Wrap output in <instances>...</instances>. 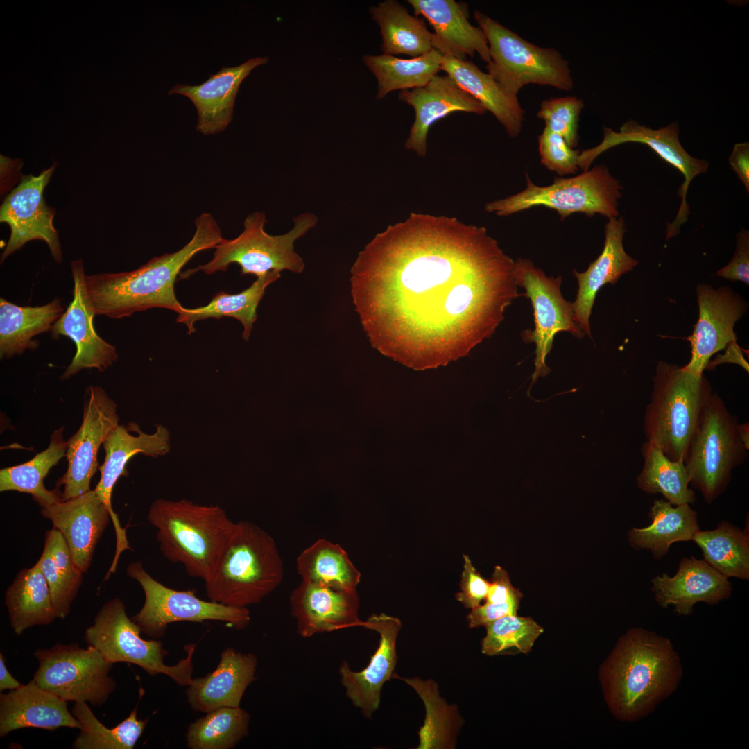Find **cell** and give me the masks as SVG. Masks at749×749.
<instances>
[{
  "mask_svg": "<svg viewBox=\"0 0 749 749\" xmlns=\"http://www.w3.org/2000/svg\"><path fill=\"white\" fill-rule=\"evenodd\" d=\"M698 319L688 337L691 358L682 368L702 375L710 358L730 343H736V322L747 312L746 300L730 286L714 288L706 283L696 287Z\"/></svg>",
  "mask_w": 749,
  "mask_h": 749,
  "instance_id": "cell-18",
  "label": "cell"
},
{
  "mask_svg": "<svg viewBox=\"0 0 749 749\" xmlns=\"http://www.w3.org/2000/svg\"><path fill=\"white\" fill-rule=\"evenodd\" d=\"M257 665L254 654L226 648L215 670L204 677L193 678L187 688L190 707L203 713L225 707H240L247 687L255 679Z\"/></svg>",
  "mask_w": 749,
  "mask_h": 749,
  "instance_id": "cell-30",
  "label": "cell"
},
{
  "mask_svg": "<svg viewBox=\"0 0 749 749\" xmlns=\"http://www.w3.org/2000/svg\"><path fill=\"white\" fill-rule=\"evenodd\" d=\"M538 150L541 163L558 175L574 174L579 168L580 152L570 147L562 136L546 126L538 136Z\"/></svg>",
  "mask_w": 749,
  "mask_h": 749,
  "instance_id": "cell-48",
  "label": "cell"
},
{
  "mask_svg": "<svg viewBox=\"0 0 749 749\" xmlns=\"http://www.w3.org/2000/svg\"><path fill=\"white\" fill-rule=\"evenodd\" d=\"M738 432L739 438L743 445L749 449V426L748 422L738 424Z\"/></svg>",
  "mask_w": 749,
  "mask_h": 749,
  "instance_id": "cell-53",
  "label": "cell"
},
{
  "mask_svg": "<svg viewBox=\"0 0 749 749\" xmlns=\"http://www.w3.org/2000/svg\"><path fill=\"white\" fill-rule=\"evenodd\" d=\"M5 657L0 653V691L13 690L19 688L23 684L15 679L8 671L5 664Z\"/></svg>",
  "mask_w": 749,
  "mask_h": 749,
  "instance_id": "cell-52",
  "label": "cell"
},
{
  "mask_svg": "<svg viewBox=\"0 0 749 749\" xmlns=\"http://www.w3.org/2000/svg\"><path fill=\"white\" fill-rule=\"evenodd\" d=\"M738 422L715 392L705 406L688 445L684 464L690 485L708 503L726 489L732 472L748 451L738 432Z\"/></svg>",
  "mask_w": 749,
  "mask_h": 749,
  "instance_id": "cell-10",
  "label": "cell"
},
{
  "mask_svg": "<svg viewBox=\"0 0 749 749\" xmlns=\"http://www.w3.org/2000/svg\"><path fill=\"white\" fill-rule=\"evenodd\" d=\"M524 190L488 203L485 209L507 216L536 206L558 212L562 220L580 212L588 217L598 214L608 219L619 217V199L623 187L604 164L596 165L571 178L556 177L551 184L537 186L526 175Z\"/></svg>",
  "mask_w": 749,
  "mask_h": 749,
  "instance_id": "cell-9",
  "label": "cell"
},
{
  "mask_svg": "<svg viewBox=\"0 0 749 749\" xmlns=\"http://www.w3.org/2000/svg\"><path fill=\"white\" fill-rule=\"evenodd\" d=\"M71 713L82 725L74 749H132L148 722V718L138 719L137 706L112 728L101 723L87 703H75Z\"/></svg>",
  "mask_w": 749,
  "mask_h": 749,
  "instance_id": "cell-43",
  "label": "cell"
},
{
  "mask_svg": "<svg viewBox=\"0 0 749 749\" xmlns=\"http://www.w3.org/2000/svg\"><path fill=\"white\" fill-rule=\"evenodd\" d=\"M82 725L67 708V702L41 687L33 679L0 694V737L26 728L53 731Z\"/></svg>",
  "mask_w": 749,
  "mask_h": 749,
  "instance_id": "cell-29",
  "label": "cell"
},
{
  "mask_svg": "<svg viewBox=\"0 0 749 749\" xmlns=\"http://www.w3.org/2000/svg\"><path fill=\"white\" fill-rule=\"evenodd\" d=\"M705 561L727 578H749V535L727 522L712 531L698 530L692 537Z\"/></svg>",
  "mask_w": 749,
  "mask_h": 749,
  "instance_id": "cell-42",
  "label": "cell"
},
{
  "mask_svg": "<svg viewBox=\"0 0 749 749\" xmlns=\"http://www.w3.org/2000/svg\"><path fill=\"white\" fill-rule=\"evenodd\" d=\"M641 452L644 465L637 478L641 490L648 494L661 493L673 506L696 501L695 492L689 487V477L683 461L669 459L658 447L647 440Z\"/></svg>",
  "mask_w": 749,
  "mask_h": 749,
  "instance_id": "cell-41",
  "label": "cell"
},
{
  "mask_svg": "<svg viewBox=\"0 0 749 749\" xmlns=\"http://www.w3.org/2000/svg\"><path fill=\"white\" fill-rule=\"evenodd\" d=\"M283 577V561L274 539L254 523L240 521L205 587L210 601L247 608L274 591Z\"/></svg>",
  "mask_w": 749,
  "mask_h": 749,
  "instance_id": "cell-5",
  "label": "cell"
},
{
  "mask_svg": "<svg viewBox=\"0 0 749 749\" xmlns=\"http://www.w3.org/2000/svg\"><path fill=\"white\" fill-rule=\"evenodd\" d=\"M644 417L646 440L671 460L683 461L703 412L714 391L707 379L676 364L657 362Z\"/></svg>",
  "mask_w": 749,
  "mask_h": 749,
  "instance_id": "cell-6",
  "label": "cell"
},
{
  "mask_svg": "<svg viewBox=\"0 0 749 749\" xmlns=\"http://www.w3.org/2000/svg\"><path fill=\"white\" fill-rule=\"evenodd\" d=\"M293 222V227L287 233L270 235L264 230L265 213L255 212L248 214L243 221V230L237 237L223 239L214 247L213 258L208 263L183 272L180 279H186L198 271L207 275L226 271L232 263L240 266L241 275L252 274L257 278L271 271L302 273L304 263L295 251L294 243L316 226L318 217L307 212L297 216Z\"/></svg>",
  "mask_w": 749,
  "mask_h": 749,
  "instance_id": "cell-7",
  "label": "cell"
},
{
  "mask_svg": "<svg viewBox=\"0 0 749 749\" xmlns=\"http://www.w3.org/2000/svg\"><path fill=\"white\" fill-rule=\"evenodd\" d=\"M40 512L60 531L75 564L83 573L87 572L95 548L111 520L107 506L95 490L42 507Z\"/></svg>",
  "mask_w": 749,
  "mask_h": 749,
  "instance_id": "cell-23",
  "label": "cell"
},
{
  "mask_svg": "<svg viewBox=\"0 0 749 749\" xmlns=\"http://www.w3.org/2000/svg\"><path fill=\"white\" fill-rule=\"evenodd\" d=\"M474 17L489 46L487 73L508 93L517 96L528 84L573 88L569 62L556 49L538 46L477 10Z\"/></svg>",
  "mask_w": 749,
  "mask_h": 749,
  "instance_id": "cell-8",
  "label": "cell"
},
{
  "mask_svg": "<svg viewBox=\"0 0 749 749\" xmlns=\"http://www.w3.org/2000/svg\"><path fill=\"white\" fill-rule=\"evenodd\" d=\"M485 627L487 633L482 641L481 651L491 656L526 653L544 631L531 618L517 614L504 616Z\"/></svg>",
  "mask_w": 749,
  "mask_h": 749,
  "instance_id": "cell-45",
  "label": "cell"
},
{
  "mask_svg": "<svg viewBox=\"0 0 749 749\" xmlns=\"http://www.w3.org/2000/svg\"><path fill=\"white\" fill-rule=\"evenodd\" d=\"M268 61V57H257L239 66L223 67L202 84H178L169 94H180L191 99L198 112V131L204 135L220 132L232 121L235 98L242 81L252 69Z\"/></svg>",
  "mask_w": 749,
  "mask_h": 749,
  "instance_id": "cell-26",
  "label": "cell"
},
{
  "mask_svg": "<svg viewBox=\"0 0 749 749\" xmlns=\"http://www.w3.org/2000/svg\"><path fill=\"white\" fill-rule=\"evenodd\" d=\"M583 108V100L576 96L551 98L541 103L537 117L574 148L578 144V121Z\"/></svg>",
  "mask_w": 749,
  "mask_h": 749,
  "instance_id": "cell-47",
  "label": "cell"
},
{
  "mask_svg": "<svg viewBox=\"0 0 749 749\" xmlns=\"http://www.w3.org/2000/svg\"><path fill=\"white\" fill-rule=\"evenodd\" d=\"M196 231L181 249L151 259L128 272L85 275L87 293L96 315L120 319L153 308L177 313L182 307L174 286L182 268L200 251L214 248L223 240L213 216L203 213L195 221Z\"/></svg>",
  "mask_w": 749,
  "mask_h": 749,
  "instance_id": "cell-2",
  "label": "cell"
},
{
  "mask_svg": "<svg viewBox=\"0 0 749 749\" xmlns=\"http://www.w3.org/2000/svg\"><path fill=\"white\" fill-rule=\"evenodd\" d=\"M729 164L749 193V143H737L728 158Z\"/></svg>",
  "mask_w": 749,
  "mask_h": 749,
  "instance_id": "cell-51",
  "label": "cell"
},
{
  "mask_svg": "<svg viewBox=\"0 0 749 749\" xmlns=\"http://www.w3.org/2000/svg\"><path fill=\"white\" fill-rule=\"evenodd\" d=\"M147 518L157 529L163 556L204 583L213 575L236 524L220 506L188 499H157Z\"/></svg>",
  "mask_w": 749,
  "mask_h": 749,
  "instance_id": "cell-4",
  "label": "cell"
},
{
  "mask_svg": "<svg viewBox=\"0 0 749 749\" xmlns=\"http://www.w3.org/2000/svg\"><path fill=\"white\" fill-rule=\"evenodd\" d=\"M682 675L680 657L671 642L640 628L620 639L601 671L609 707L624 721L648 715L675 690Z\"/></svg>",
  "mask_w": 749,
  "mask_h": 749,
  "instance_id": "cell-3",
  "label": "cell"
},
{
  "mask_svg": "<svg viewBox=\"0 0 749 749\" xmlns=\"http://www.w3.org/2000/svg\"><path fill=\"white\" fill-rule=\"evenodd\" d=\"M38 668L33 680L42 688L69 702L101 706L116 688L110 675L113 664L98 650L77 644H56L34 652Z\"/></svg>",
  "mask_w": 749,
  "mask_h": 749,
  "instance_id": "cell-13",
  "label": "cell"
},
{
  "mask_svg": "<svg viewBox=\"0 0 749 749\" xmlns=\"http://www.w3.org/2000/svg\"><path fill=\"white\" fill-rule=\"evenodd\" d=\"M380 28L381 51L388 55L404 54L417 58L433 49L434 34L423 18L409 14L397 1L385 0L369 9Z\"/></svg>",
  "mask_w": 749,
  "mask_h": 749,
  "instance_id": "cell-35",
  "label": "cell"
},
{
  "mask_svg": "<svg viewBox=\"0 0 749 749\" xmlns=\"http://www.w3.org/2000/svg\"><path fill=\"white\" fill-rule=\"evenodd\" d=\"M297 570L303 581L336 589L355 591L361 574L339 544L320 538L297 558Z\"/></svg>",
  "mask_w": 749,
  "mask_h": 749,
  "instance_id": "cell-40",
  "label": "cell"
},
{
  "mask_svg": "<svg viewBox=\"0 0 749 749\" xmlns=\"http://www.w3.org/2000/svg\"><path fill=\"white\" fill-rule=\"evenodd\" d=\"M5 603L13 632L21 635L57 618L47 580L39 565L21 570L8 588Z\"/></svg>",
  "mask_w": 749,
  "mask_h": 749,
  "instance_id": "cell-33",
  "label": "cell"
},
{
  "mask_svg": "<svg viewBox=\"0 0 749 749\" xmlns=\"http://www.w3.org/2000/svg\"><path fill=\"white\" fill-rule=\"evenodd\" d=\"M359 603L356 590L303 580L290 596L291 614L296 621L298 633L303 637L363 626L364 621L359 617Z\"/></svg>",
  "mask_w": 749,
  "mask_h": 749,
  "instance_id": "cell-22",
  "label": "cell"
},
{
  "mask_svg": "<svg viewBox=\"0 0 749 749\" xmlns=\"http://www.w3.org/2000/svg\"><path fill=\"white\" fill-rule=\"evenodd\" d=\"M279 277V272L271 271L258 277L250 286L239 293L219 292L206 306L196 309H186L182 307L178 313L176 322L185 324L188 328V334H191L196 330L194 323L196 321L210 318L220 319L223 317H232L243 326L242 337L248 341L252 325L257 319V307L264 295L265 290Z\"/></svg>",
  "mask_w": 749,
  "mask_h": 749,
  "instance_id": "cell-39",
  "label": "cell"
},
{
  "mask_svg": "<svg viewBox=\"0 0 749 749\" xmlns=\"http://www.w3.org/2000/svg\"><path fill=\"white\" fill-rule=\"evenodd\" d=\"M126 573L139 583L145 595L143 606L131 619L141 633L149 637H164L169 625L178 621H217L236 630L246 628L250 622V612L247 608L202 600L193 589L169 588L153 578L140 561L130 562Z\"/></svg>",
  "mask_w": 749,
  "mask_h": 749,
  "instance_id": "cell-12",
  "label": "cell"
},
{
  "mask_svg": "<svg viewBox=\"0 0 749 749\" xmlns=\"http://www.w3.org/2000/svg\"><path fill=\"white\" fill-rule=\"evenodd\" d=\"M635 142L648 146L662 160L678 169L684 177V182L678 191L681 204L674 221L667 225L666 239L680 232L681 225L687 220L689 206L686 197L692 180L707 171L709 163L703 159L692 157L682 146L679 139V126L673 122L657 130L640 125L633 119L624 123L616 132L603 127V139L596 146L580 153L578 166L583 171L589 169L594 160L605 150L617 145Z\"/></svg>",
  "mask_w": 749,
  "mask_h": 749,
  "instance_id": "cell-15",
  "label": "cell"
},
{
  "mask_svg": "<svg viewBox=\"0 0 749 749\" xmlns=\"http://www.w3.org/2000/svg\"><path fill=\"white\" fill-rule=\"evenodd\" d=\"M363 626L380 635L377 651L364 669L352 671L343 660L338 673L347 698L365 717L371 718L379 708L383 685L394 677L396 644L402 623L398 618L381 613L371 615Z\"/></svg>",
  "mask_w": 749,
  "mask_h": 749,
  "instance_id": "cell-21",
  "label": "cell"
},
{
  "mask_svg": "<svg viewBox=\"0 0 749 749\" xmlns=\"http://www.w3.org/2000/svg\"><path fill=\"white\" fill-rule=\"evenodd\" d=\"M37 564L47 580L57 618L65 619L81 585L83 572L75 564L58 529L53 528L46 533L44 549Z\"/></svg>",
  "mask_w": 749,
  "mask_h": 749,
  "instance_id": "cell-37",
  "label": "cell"
},
{
  "mask_svg": "<svg viewBox=\"0 0 749 749\" xmlns=\"http://www.w3.org/2000/svg\"><path fill=\"white\" fill-rule=\"evenodd\" d=\"M117 404L100 386L87 387L83 417L79 429L67 442V470L57 488L64 486L62 501L90 490V481L98 466L100 446L119 425Z\"/></svg>",
  "mask_w": 749,
  "mask_h": 749,
  "instance_id": "cell-16",
  "label": "cell"
},
{
  "mask_svg": "<svg viewBox=\"0 0 749 749\" xmlns=\"http://www.w3.org/2000/svg\"><path fill=\"white\" fill-rule=\"evenodd\" d=\"M463 558L460 591L456 594V598L465 608L474 609L479 606L481 602L485 599L490 582L477 571L467 556L463 555Z\"/></svg>",
  "mask_w": 749,
  "mask_h": 749,
  "instance_id": "cell-49",
  "label": "cell"
},
{
  "mask_svg": "<svg viewBox=\"0 0 749 749\" xmlns=\"http://www.w3.org/2000/svg\"><path fill=\"white\" fill-rule=\"evenodd\" d=\"M626 231L622 217L609 218L605 225L602 252L585 271L578 273L573 270L578 286L576 300L572 303L574 321L590 338L589 318L598 291L605 284H616L621 275L632 271L638 264L637 260L624 250L623 239Z\"/></svg>",
  "mask_w": 749,
  "mask_h": 749,
  "instance_id": "cell-27",
  "label": "cell"
},
{
  "mask_svg": "<svg viewBox=\"0 0 749 749\" xmlns=\"http://www.w3.org/2000/svg\"><path fill=\"white\" fill-rule=\"evenodd\" d=\"M441 70L474 97L486 111L490 112L510 137L519 135L525 112L517 96L508 93L490 74L482 71L467 59L445 55Z\"/></svg>",
  "mask_w": 749,
  "mask_h": 749,
  "instance_id": "cell-31",
  "label": "cell"
},
{
  "mask_svg": "<svg viewBox=\"0 0 749 749\" xmlns=\"http://www.w3.org/2000/svg\"><path fill=\"white\" fill-rule=\"evenodd\" d=\"M514 266L484 227L411 213L360 251L351 295L372 346L423 370L467 355L495 332L522 295Z\"/></svg>",
  "mask_w": 749,
  "mask_h": 749,
  "instance_id": "cell-1",
  "label": "cell"
},
{
  "mask_svg": "<svg viewBox=\"0 0 749 749\" xmlns=\"http://www.w3.org/2000/svg\"><path fill=\"white\" fill-rule=\"evenodd\" d=\"M64 427L53 431L49 447L23 464L0 470V491L15 490L32 495L42 507L62 501L58 488L47 490L44 479L51 467L66 456L67 442L63 438Z\"/></svg>",
  "mask_w": 749,
  "mask_h": 749,
  "instance_id": "cell-36",
  "label": "cell"
},
{
  "mask_svg": "<svg viewBox=\"0 0 749 749\" xmlns=\"http://www.w3.org/2000/svg\"><path fill=\"white\" fill-rule=\"evenodd\" d=\"M71 268L72 301L50 331L53 338L67 336L76 345V354L61 375L62 379H69L83 369L104 372L118 359L115 347L100 337L94 329L96 313L87 293L82 259L73 261Z\"/></svg>",
  "mask_w": 749,
  "mask_h": 749,
  "instance_id": "cell-19",
  "label": "cell"
},
{
  "mask_svg": "<svg viewBox=\"0 0 749 749\" xmlns=\"http://www.w3.org/2000/svg\"><path fill=\"white\" fill-rule=\"evenodd\" d=\"M137 625L128 617L123 602L114 598L99 610L94 623L85 630L84 639L87 646L95 648L113 664H133L151 676L162 673L179 685L189 686L193 681L192 660L196 644L186 645L187 657L175 665L169 666L164 662L169 651L162 643L144 639Z\"/></svg>",
  "mask_w": 749,
  "mask_h": 749,
  "instance_id": "cell-11",
  "label": "cell"
},
{
  "mask_svg": "<svg viewBox=\"0 0 749 749\" xmlns=\"http://www.w3.org/2000/svg\"><path fill=\"white\" fill-rule=\"evenodd\" d=\"M445 55L436 49L411 59L393 55H365L363 61L377 80V99L395 90L411 89L427 85L439 71Z\"/></svg>",
  "mask_w": 749,
  "mask_h": 749,
  "instance_id": "cell-38",
  "label": "cell"
},
{
  "mask_svg": "<svg viewBox=\"0 0 749 749\" xmlns=\"http://www.w3.org/2000/svg\"><path fill=\"white\" fill-rule=\"evenodd\" d=\"M55 165L38 175L23 177L21 182L6 197L1 206L0 221L8 224L10 235L1 261L26 243L44 241L56 262L62 259L58 232L53 226L54 209L44 198V190L54 171Z\"/></svg>",
  "mask_w": 749,
  "mask_h": 749,
  "instance_id": "cell-17",
  "label": "cell"
},
{
  "mask_svg": "<svg viewBox=\"0 0 749 749\" xmlns=\"http://www.w3.org/2000/svg\"><path fill=\"white\" fill-rule=\"evenodd\" d=\"M64 310L62 300L36 307L18 306L0 298V357L8 359L38 347L33 338L50 332Z\"/></svg>",
  "mask_w": 749,
  "mask_h": 749,
  "instance_id": "cell-32",
  "label": "cell"
},
{
  "mask_svg": "<svg viewBox=\"0 0 749 749\" xmlns=\"http://www.w3.org/2000/svg\"><path fill=\"white\" fill-rule=\"evenodd\" d=\"M716 275L731 281L749 284V232L743 228L736 234V248L729 263Z\"/></svg>",
  "mask_w": 749,
  "mask_h": 749,
  "instance_id": "cell-50",
  "label": "cell"
},
{
  "mask_svg": "<svg viewBox=\"0 0 749 749\" xmlns=\"http://www.w3.org/2000/svg\"><path fill=\"white\" fill-rule=\"evenodd\" d=\"M130 423L119 425L107 438L103 445L105 451L103 464L100 466L101 479L95 491L107 506L112 522L116 536V551L112 565L116 567L122 552L132 550L130 546L126 529L121 526L118 515L112 506V494L115 483L121 475L126 474L128 460L137 454L158 457L170 450V433L164 426L158 424L155 433L148 434L137 428V434L130 433Z\"/></svg>",
  "mask_w": 749,
  "mask_h": 749,
  "instance_id": "cell-20",
  "label": "cell"
},
{
  "mask_svg": "<svg viewBox=\"0 0 749 749\" xmlns=\"http://www.w3.org/2000/svg\"><path fill=\"white\" fill-rule=\"evenodd\" d=\"M514 275L517 286L525 289L523 295L530 299L533 309L535 328L523 331L522 338L526 343L535 344L534 382L550 372L545 360L556 334L567 332L580 339L585 334L574 321L572 303L562 295V276L548 277L530 259L522 258L515 261Z\"/></svg>",
  "mask_w": 749,
  "mask_h": 749,
  "instance_id": "cell-14",
  "label": "cell"
},
{
  "mask_svg": "<svg viewBox=\"0 0 749 749\" xmlns=\"http://www.w3.org/2000/svg\"><path fill=\"white\" fill-rule=\"evenodd\" d=\"M725 577L705 560L693 556L683 558L673 577L666 574L655 577L651 590L662 608L674 607L679 615H689L698 602L716 605L728 599L732 584Z\"/></svg>",
  "mask_w": 749,
  "mask_h": 749,
  "instance_id": "cell-25",
  "label": "cell"
},
{
  "mask_svg": "<svg viewBox=\"0 0 749 749\" xmlns=\"http://www.w3.org/2000/svg\"><path fill=\"white\" fill-rule=\"evenodd\" d=\"M250 715L240 707H221L206 713L188 728L191 749H230L248 734Z\"/></svg>",
  "mask_w": 749,
  "mask_h": 749,
  "instance_id": "cell-44",
  "label": "cell"
},
{
  "mask_svg": "<svg viewBox=\"0 0 749 749\" xmlns=\"http://www.w3.org/2000/svg\"><path fill=\"white\" fill-rule=\"evenodd\" d=\"M664 499L655 500L650 508L652 523L647 527L632 528L628 541L637 549H648L660 559L677 542L692 539L699 529L697 513L688 503L673 506Z\"/></svg>",
  "mask_w": 749,
  "mask_h": 749,
  "instance_id": "cell-34",
  "label": "cell"
},
{
  "mask_svg": "<svg viewBox=\"0 0 749 749\" xmlns=\"http://www.w3.org/2000/svg\"><path fill=\"white\" fill-rule=\"evenodd\" d=\"M399 100L415 110V120L405 141V148L420 157L427 153L429 130L437 121L454 112L477 114L486 112L474 97L447 74L436 75L423 87L400 91Z\"/></svg>",
  "mask_w": 749,
  "mask_h": 749,
  "instance_id": "cell-24",
  "label": "cell"
},
{
  "mask_svg": "<svg viewBox=\"0 0 749 749\" xmlns=\"http://www.w3.org/2000/svg\"><path fill=\"white\" fill-rule=\"evenodd\" d=\"M522 596L521 592L512 585L507 571L496 566L485 603L472 609L467 615L470 627L485 626L504 616L517 614Z\"/></svg>",
  "mask_w": 749,
  "mask_h": 749,
  "instance_id": "cell-46",
  "label": "cell"
},
{
  "mask_svg": "<svg viewBox=\"0 0 749 749\" xmlns=\"http://www.w3.org/2000/svg\"><path fill=\"white\" fill-rule=\"evenodd\" d=\"M416 16L422 15L434 30L433 48L444 55L466 60L478 53L489 64L488 41L479 26L469 22L467 5L454 0H408Z\"/></svg>",
  "mask_w": 749,
  "mask_h": 749,
  "instance_id": "cell-28",
  "label": "cell"
}]
</instances>
